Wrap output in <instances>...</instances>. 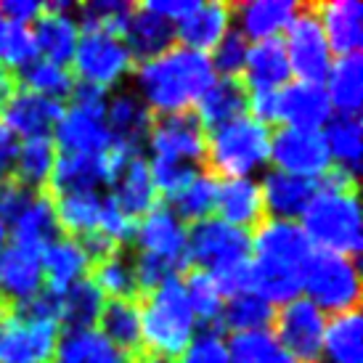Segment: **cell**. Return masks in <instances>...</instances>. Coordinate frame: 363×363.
Listing matches in <instances>:
<instances>
[{
  "mask_svg": "<svg viewBox=\"0 0 363 363\" xmlns=\"http://www.w3.org/2000/svg\"><path fill=\"white\" fill-rule=\"evenodd\" d=\"M16 82H19V88H24V91L59 104L69 101L74 88H77L69 67H61V64H53V61H45V59H35L30 67H24L19 72Z\"/></svg>",
  "mask_w": 363,
  "mask_h": 363,
  "instance_id": "obj_44",
  "label": "cell"
},
{
  "mask_svg": "<svg viewBox=\"0 0 363 363\" xmlns=\"http://www.w3.org/2000/svg\"><path fill=\"white\" fill-rule=\"evenodd\" d=\"M69 64L74 82L106 96L120 91V85L135 69L125 40L109 32H82Z\"/></svg>",
  "mask_w": 363,
  "mask_h": 363,
  "instance_id": "obj_8",
  "label": "cell"
},
{
  "mask_svg": "<svg viewBox=\"0 0 363 363\" xmlns=\"http://www.w3.org/2000/svg\"><path fill=\"white\" fill-rule=\"evenodd\" d=\"M313 250L355 257L363 247V220L358 202V183L353 175L329 170L323 175L311 204L300 218Z\"/></svg>",
  "mask_w": 363,
  "mask_h": 363,
  "instance_id": "obj_2",
  "label": "cell"
},
{
  "mask_svg": "<svg viewBox=\"0 0 363 363\" xmlns=\"http://www.w3.org/2000/svg\"><path fill=\"white\" fill-rule=\"evenodd\" d=\"M323 35L329 40L334 59L353 56L363 45V9L358 0H332L315 6Z\"/></svg>",
  "mask_w": 363,
  "mask_h": 363,
  "instance_id": "obj_29",
  "label": "cell"
},
{
  "mask_svg": "<svg viewBox=\"0 0 363 363\" xmlns=\"http://www.w3.org/2000/svg\"><path fill=\"white\" fill-rule=\"evenodd\" d=\"M88 279L96 284L104 300H135L141 292L135 281V271H133V257L122 250L93 262Z\"/></svg>",
  "mask_w": 363,
  "mask_h": 363,
  "instance_id": "obj_43",
  "label": "cell"
},
{
  "mask_svg": "<svg viewBox=\"0 0 363 363\" xmlns=\"http://www.w3.org/2000/svg\"><path fill=\"white\" fill-rule=\"evenodd\" d=\"M51 363H135V355L111 345L99 329L64 332Z\"/></svg>",
  "mask_w": 363,
  "mask_h": 363,
  "instance_id": "obj_34",
  "label": "cell"
},
{
  "mask_svg": "<svg viewBox=\"0 0 363 363\" xmlns=\"http://www.w3.org/2000/svg\"><path fill=\"white\" fill-rule=\"evenodd\" d=\"M61 154H101L111 146L106 130V93L77 85L53 128Z\"/></svg>",
  "mask_w": 363,
  "mask_h": 363,
  "instance_id": "obj_9",
  "label": "cell"
},
{
  "mask_svg": "<svg viewBox=\"0 0 363 363\" xmlns=\"http://www.w3.org/2000/svg\"><path fill=\"white\" fill-rule=\"evenodd\" d=\"M247 53H250V40H247L239 30H233L231 27V30L225 32V38L207 53L215 77L242 80L244 64H247Z\"/></svg>",
  "mask_w": 363,
  "mask_h": 363,
  "instance_id": "obj_49",
  "label": "cell"
},
{
  "mask_svg": "<svg viewBox=\"0 0 363 363\" xmlns=\"http://www.w3.org/2000/svg\"><path fill=\"white\" fill-rule=\"evenodd\" d=\"M273 315H276V308L271 303H265L260 294L239 292L233 297H225L220 323L231 334L260 332V329H271Z\"/></svg>",
  "mask_w": 363,
  "mask_h": 363,
  "instance_id": "obj_45",
  "label": "cell"
},
{
  "mask_svg": "<svg viewBox=\"0 0 363 363\" xmlns=\"http://www.w3.org/2000/svg\"><path fill=\"white\" fill-rule=\"evenodd\" d=\"M181 281L194 311V318H196V326L215 329L220 323L223 305H225V294L218 286V281L204 271H191L189 276H181Z\"/></svg>",
  "mask_w": 363,
  "mask_h": 363,
  "instance_id": "obj_46",
  "label": "cell"
},
{
  "mask_svg": "<svg viewBox=\"0 0 363 363\" xmlns=\"http://www.w3.org/2000/svg\"><path fill=\"white\" fill-rule=\"evenodd\" d=\"M231 6L220 0L194 3V9L175 24V40L183 48H191L199 53H210L218 43L231 30Z\"/></svg>",
  "mask_w": 363,
  "mask_h": 363,
  "instance_id": "obj_22",
  "label": "cell"
},
{
  "mask_svg": "<svg viewBox=\"0 0 363 363\" xmlns=\"http://www.w3.org/2000/svg\"><path fill=\"white\" fill-rule=\"evenodd\" d=\"M154 114L133 91H114L106 96V130L111 146H120L125 152L141 154L146 143Z\"/></svg>",
  "mask_w": 363,
  "mask_h": 363,
  "instance_id": "obj_21",
  "label": "cell"
},
{
  "mask_svg": "<svg viewBox=\"0 0 363 363\" xmlns=\"http://www.w3.org/2000/svg\"><path fill=\"white\" fill-rule=\"evenodd\" d=\"M215 218L236 225L242 231H255L265 220V204H262L260 181L255 178H223L218 181L215 196Z\"/></svg>",
  "mask_w": 363,
  "mask_h": 363,
  "instance_id": "obj_23",
  "label": "cell"
},
{
  "mask_svg": "<svg viewBox=\"0 0 363 363\" xmlns=\"http://www.w3.org/2000/svg\"><path fill=\"white\" fill-rule=\"evenodd\" d=\"M194 3H196V0H146L141 6L149 9L152 13H157L160 19L170 21L172 27H175V24L194 9Z\"/></svg>",
  "mask_w": 363,
  "mask_h": 363,
  "instance_id": "obj_52",
  "label": "cell"
},
{
  "mask_svg": "<svg viewBox=\"0 0 363 363\" xmlns=\"http://www.w3.org/2000/svg\"><path fill=\"white\" fill-rule=\"evenodd\" d=\"M186 239H189V225L170 210V207H154L138 218L133 228L135 255H146L152 260L164 262L167 268L178 273L186 265Z\"/></svg>",
  "mask_w": 363,
  "mask_h": 363,
  "instance_id": "obj_15",
  "label": "cell"
},
{
  "mask_svg": "<svg viewBox=\"0 0 363 363\" xmlns=\"http://www.w3.org/2000/svg\"><path fill=\"white\" fill-rule=\"evenodd\" d=\"M175 363H231L228 361V345L218 329H202L194 334L186 350L178 355Z\"/></svg>",
  "mask_w": 363,
  "mask_h": 363,
  "instance_id": "obj_50",
  "label": "cell"
},
{
  "mask_svg": "<svg viewBox=\"0 0 363 363\" xmlns=\"http://www.w3.org/2000/svg\"><path fill=\"white\" fill-rule=\"evenodd\" d=\"M91 257L77 239L72 236H56L43 250V279L45 289L53 294H64L69 286L91 276Z\"/></svg>",
  "mask_w": 363,
  "mask_h": 363,
  "instance_id": "obj_26",
  "label": "cell"
},
{
  "mask_svg": "<svg viewBox=\"0 0 363 363\" xmlns=\"http://www.w3.org/2000/svg\"><path fill=\"white\" fill-rule=\"evenodd\" d=\"M104 305H106V300L96 289V284L91 279H82L64 294H59V326H64V332L96 329Z\"/></svg>",
  "mask_w": 363,
  "mask_h": 363,
  "instance_id": "obj_41",
  "label": "cell"
},
{
  "mask_svg": "<svg viewBox=\"0 0 363 363\" xmlns=\"http://www.w3.org/2000/svg\"><path fill=\"white\" fill-rule=\"evenodd\" d=\"M16 88H19V82H16V74L9 69H0V106L9 101L11 96L16 93Z\"/></svg>",
  "mask_w": 363,
  "mask_h": 363,
  "instance_id": "obj_53",
  "label": "cell"
},
{
  "mask_svg": "<svg viewBox=\"0 0 363 363\" xmlns=\"http://www.w3.org/2000/svg\"><path fill=\"white\" fill-rule=\"evenodd\" d=\"M323 91L329 96L334 114L358 117L363 106V59L361 53L353 56H337L332 69L326 74Z\"/></svg>",
  "mask_w": 363,
  "mask_h": 363,
  "instance_id": "obj_35",
  "label": "cell"
},
{
  "mask_svg": "<svg viewBox=\"0 0 363 363\" xmlns=\"http://www.w3.org/2000/svg\"><path fill=\"white\" fill-rule=\"evenodd\" d=\"M329 315L321 313L311 300L297 297L276 308L273 334L294 363H321V345Z\"/></svg>",
  "mask_w": 363,
  "mask_h": 363,
  "instance_id": "obj_12",
  "label": "cell"
},
{
  "mask_svg": "<svg viewBox=\"0 0 363 363\" xmlns=\"http://www.w3.org/2000/svg\"><path fill=\"white\" fill-rule=\"evenodd\" d=\"M45 3H38V0H6L0 3V13L9 24H16V27H32L35 19L43 13Z\"/></svg>",
  "mask_w": 363,
  "mask_h": 363,
  "instance_id": "obj_51",
  "label": "cell"
},
{
  "mask_svg": "<svg viewBox=\"0 0 363 363\" xmlns=\"http://www.w3.org/2000/svg\"><path fill=\"white\" fill-rule=\"evenodd\" d=\"M225 345H228L231 363H294L281 342L276 340L273 329L231 334V340H225Z\"/></svg>",
  "mask_w": 363,
  "mask_h": 363,
  "instance_id": "obj_47",
  "label": "cell"
},
{
  "mask_svg": "<svg viewBox=\"0 0 363 363\" xmlns=\"http://www.w3.org/2000/svg\"><path fill=\"white\" fill-rule=\"evenodd\" d=\"M32 43L38 59L53 61L67 67L74 56L77 40H80V24L74 19V6L72 3H45L43 13L30 27Z\"/></svg>",
  "mask_w": 363,
  "mask_h": 363,
  "instance_id": "obj_17",
  "label": "cell"
},
{
  "mask_svg": "<svg viewBox=\"0 0 363 363\" xmlns=\"http://www.w3.org/2000/svg\"><path fill=\"white\" fill-rule=\"evenodd\" d=\"M247 114V88L242 80H225L218 77L196 104V120L202 128L215 130L225 122H233Z\"/></svg>",
  "mask_w": 363,
  "mask_h": 363,
  "instance_id": "obj_38",
  "label": "cell"
},
{
  "mask_svg": "<svg viewBox=\"0 0 363 363\" xmlns=\"http://www.w3.org/2000/svg\"><path fill=\"white\" fill-rule=\"evenodd\" d=\"M99 332L125 353H141V308H138V300H106L101 318H99Z\"/></svg>",
  "mask_w": 363,
  "mask_h": 363,
  "instance_id": "obj_42",
  "label": "cell"
},
{
  "mask_svg": "<svg viewBox=\"0 0 363 363\" xmlns=\"http://www.w3.org/2000/svg\"><path fill=\"white\" fill-rule=\"evenodd\" d=\"M268 164H273V170L289 172V175L308 178V181H321L332 170L323 133L300 130V128H279L271 133Z\"/></svg>",
  "mask_w": 363,
  "mask_h": 363,
  "instance_id": "obj_14",
  "label": "cell"
},
{
  "mask_svg": "<svg viewBox=\"0 0 363 363\" xmlns=\"http://www.w3.org/2000/svg\"><path fill=\"white\" fill-rule=\"evenodd\" d=\"M122 40L128 45L133 61L141 64V61H152L164 51H170L175 45V27L170 21L160 19L149 9L135 6L130 21L122 30Z\"/></svg>",
  "mask_w": 363,
  "mask_h": 363,
  "instance_id": "obj_30",
  "label": "cell"
},
{
  "mask_svg": "<svg viewBox=\"0 0 363 363\" xmlns=\"http://www.w3.org/2000/svg\"><path fill=\"white\" fill-rule=\"evenodd\" d=\"M297 11L300 6L292 0H247L231 6L233 19L239 24L236 30L250 43L279 40L297 16Z\"/></svg>",
  "mask_w": 363,
  "mask_h": 363,
  "instance_id": "obj_24",
  "label": "cell"
},
{
  "mask_svg": "<svg viewBox=\"0 0 363 363\" xmlns=\"http://www.w3.org/2000/svg\"><path fill=\"white\" fill-rule=\"evenodd\" d=\"M109 191L114 204L133 220L152 212L160 202V191L149 170V160H143L141 154L125 162V167L109 183Z\"/></svg>",
  "mask_w": 363,
  "mask_h": 363,
  "instance_id": "obj_25",
  "label": "cell"
},
{
  "mask_svg": "<svg viewBox=\"0 0 363 363\" xmlns=\"http://www.w3.org/2000/svg\"><path fill=\"white\" fill-rule=\"evenodd\" d=\"M56 236H61V231L53 212V199L45 191H35L24 210L11 220L9 239L35 250H45Z\"/></svg>",
  "mask_w": 363,
  "mask_h": 363,
  "instance_id": "obj_32",
  "label": "cell"
},
{
  "mask_svg": "<svg viewBox=\"0 0 363 363\" xmlns=\"http://www.w3.org/2000/svg\"><path fill=\"white\" fill-rule=\"evenodd\" d=\"M59 337V294L43 289L24 305H0V363H51Z\"/></svg>",
  "mask_w": 363,
  "mask_h": 363,
  "instance_id": "obj_3",
  "label": "cell"
},
{
  "mask_svg": "<svg viewBox=\"0 0 363 363\" xmlns=\"http://www.w3.org/2000/svg\"><path fill=\"white\" fill-rule=\"evenodd\" d=\"M250 257H252L250 231L228 225L215 215L189 225L186 262H191L194 271H204L212 279H223L233 271H242Z\"/></svg>",
  "mask_w": 363,
  "mask_h": 363,
  "instance_id": "obj_7",
  "label": "cell"
},
{
  "mask_svg": "<svg viewBox=\"0 0 363 363\" xmlns=\"http://www.w3.org/2000/svg\"><path fill=\"white\" fill-rule=\"evenodd\" d=\"M334 117L329 96L323 82L292 80L279 91L276 104V122L281 128H300V130H323V125Z\"/></svg>",
  "mask_w": 363,
  "mask_h": 363,
  "instance_id": "obj_19",
  "label": "cell"
},
{
  "mask_svg": "<svg viewBox=\"0 0 363 363\" xmlns=\"http://www.w3.org/2000/svg\"><path fill=\"white\" fill-rule=\"evenodd\" d=\"M135 363H175V361H167V358H157V355H138Z\"/></svg>",
  "mask_w": 363,
  "mask_h": 363,
  "instance_id": "obj_55",
  "label": "cell"
},
{
  "mask_svg": "<svg viewBox=\"0 0 363 363\" xmlns=\"http://www.w3.org/2000/svg\"><path fill=\"white\" fill-rule=\"evenodd\" d=\"M133 11L135 6L125 0H91L74 6V19L80 24V32H109L122 38V30L130 21Z\"/></svg>",
  "mask_w": 363,
  "mask_h": 363,
  "instance_id": "obj_48",
  "label": "cell"
},
{
  "mask_svg": "<svg viewBox=\"0 0 363 363\" xmlns=\"http://www.w3.org/2000/svg\"><path fill=\"white\" fill-rule=\"evenodd\" d=\"M303 297L326 315L358 311L361 303V271L355 257L313 250L300 271Z\"/></svg>",
  "mask_w": 363,
  "mask_h": 363,
  "instance_id": "obj_6",
  "label": "cell"
},
{
  "mask_svg": "<svg viewBox=\"0 0 363 363\" xmlns=\"http://www.w3.org/2000/svg\"><path fill=\"white\" fill-rule=\"evenodd\" d=\"M271 128L265 122L244 114L239 120L225 122L207 133L204 164L207 170L223 178H252L268 164L271 157Z\"/></svg>",
  "mask_w": 363,
  "mask_h": 363,
  "instance_id": "obj_5",
  "label": "cell"
},
{
  "mask_svg": "<svg viewBox=\"0 0 363 363\" xmlns=\"http://www.w3.org/2000/svg\"><path fill=\"white\" fill-rule=\"evenodd\" d=\"M218 77L212 72L207 53L191 51L175 43L170 51L152 61H141L133 69V93L157 117L183 114L199 104L204 91Z\"/></svg>",
  "mask_w": 363,
  "mask_h": 363,
  "instance_id": "obj_1",
  "label": "cell"
},
{
  "mask_svg": "<svg viewBox=\"0 0 363 363\" xmlns=\"http://www.w3.org/2000/svg\"><path fill=\"white\" fill-rule=\"evenodd\" d=\"M9 244V228H6V223L0 220V250Z\"/></svg>",
  "mask_w": 363,
  "mask_h": 363,
  "instance_id": "obj_56",
  "label": "cell"
},
{
  "mask_svg": "<svg viewBox=\"0 0 363 363\" xmlns=\"http://www.w3.org/2000/svg\"><path fill=\"white\" fill-rule=\"evenodd\" d=\"M141 308V350L146 355L175 361L199 332L181 276H172L152 292H143Z\"/></svg>",
  "mask_w": 363,
  "mask_h": 363,
  "instance_id": "obj_4",
  "label": "cell"
},
{
  "mask_svg": "<svg viewBox=\"0 0 363 363\" xmlns=\"http://www.w3.org/2000/svg\"><path fill=\"white\" fill-rule=\"evenodd\" d=\"M45 289L43 250L9 242L0 250V292L6 305H24Z\"/></svg>",
  "mask_w": 363,
  "mask_h": 363,
  "instance_id": "obj_16",
  "label": "cell"
},
{
  "mask_svg": "<svg viewBox=\"0 0 363 363\" xmlns=\"http://www.w3.org/2000/svg\"><path fill=\"white\" fill-rule=\"evenodd\" d=\"M0 305H6V300H3V292H0Z\"/></svg>",
  "mask_w": 363,
  "mask_h": 363,
  "instance_id": "obj_57",
  "label": "cell"
},
{
  "mask_svg": "<svg viewBox=\"0 0 363 363\" xmlns=\"http://www.w3.org/2000/svg\"><path fill=\"white\" fill-rule=\"evenodd\" d=\"M323 141L329 149V160H332L334 170L345 172V175H358L363 157V125L358 117H347V114H334L332 120L323 125Z\"/></svg>",
  "mask_w": 363,
  "mask_h": 363,
  "instance_id": "obj_36",
  "label": "cell"
},
{
  "mask_svg": "<svg viewBox=\"0 0 363 363\" xmlns=\"http://www.w3.org/2000/svg\"><path fill=\"white\" fill-rule=\"evenodd\" d=\"M250 292L260 294L262 300L271 303L273 308L292 303L297 297H303L300 268L250 257Z\"/></svg>",
  "mask_w": 363,
  "mask_h": 363,
  "instance_id": "obj_37",
  "label": "cell"
},
{
  "mask_svg": "<svg viewBox=\"0 0 363 363\" xmlns=\"http://www.w3.org/2000/svg\"><path fill=\"white\" fill-rule=\"evenodd\" d=\"M56 143L51 135L40 138H24L13 149V164H11V178L32 191H45L51 183V172L56 164Z\"/></svg>",
  "mask_w": 363,
  "mask_h": 363,
  "instance_id": "obj_33",
  "label": "cell"
},
{
  "mask_svg": "<svg viewBox=\"0 0 363 363\" xmlns=\"http://www.w3.org/2000/svg\"><path fill=\"white\" fill-rule=\"evenodd\" d=\"M215 196H218V178L210 170L194 167L164 199L186 225H191L215 212Z\"/></svg>",
  "mask_w": 363,
  "mask_h": 363,
  "instance_id": "obj_31",
  "label": "cell"
},
{
  "mask_svg": "<svg viewBox=\"0 0 363 363\" xmlns=\"http://www.w3.org/2000/svg\"><path fill=\"white\" fill-rule=\"evenodd\" d=\"M250 247H252V257L257 260L292 265L300 271L313 252V244L308 242L300 223L276 220V218H265L255 231H250Z\"/></svg>",
  "mask_w": 363,
  "mask_h": 363,
  "instance_id": "obj_18",
  "label": "cell"
},
{
  "mask_svg": "<svg viewBox=\"0 0 363 363\" xmlns=\"http://www.w3.org/2000/svg\"><path fill=\"white\" fill-rule=\"evenodd\" d=\"M284 51L289 59V69L297 80L323 82L334 64V53L323 35L315 6H300L297 16L284 32Z\"/></svg>",
  "mask_w": 363,
  "mask_h": 363,
  "instance_id": "obj_10",
  "label": "cell"
},
{
  "mask_svg": "<svg viewBox=\"0 0 363 363\" xmlns=\"http://www.w3.org/2000/svg\"><path fill=\"white\" fill-rule=\"evenodd\" d=\"M315 186H318V181L297 178V175H289V172L268 170L260 181L265 215H271L276 220L300 223L305 207L311 204L313 194H315Z\"/></svg>",
  "mask_w": 363,
  "mask_h": 363,
  "instance_id": "obj_27",
  "label": "cell"
},
{
  "mask_svg": "<svg viewBox=\"0 0 363 363\" xmlns=\"http://www.w3.org/2000/svg\"><path fill=\"white\" fill-rule=\"evenodd\" d=\"M138 157L120 146H109L101 154H59L48 183V196L77 191H99L114 181V175L125 167V162Z\"/></svg>",
  "mask_w": 363,
  "mask_h": 363,
  "instance_id": "obj_11",
  "label": "cell"
},
{
  "mask_svg": "<svg viewBox=\"0 0 363 363\" xmlns=\"http://www.w3.org/2000/svg\"><path fill=\"white\" fill-rule=\"evenodd\" d=\"M323 363H363V318L361 311H347L326 321L321 345Z\"/></svg>",
  "mask_w": 363,
  "mask_h": 363,
  "instance_id": "obj_39",
  "label": "cell"
},
{
  "mask_svg": "<svg viewBox=\"0 0 363 363\" xmlns=\"http://www.w3.org/2000/svg\"><path fill=\"white\" fill-rule=\"evenodd\" d=\"M289 77H292V69H289V59H286L281 38L250 43V53H247L242 74L247 93H279L289 82Z\"/></svg>",
  "mask_w": 363,
  "mask_h": 363,
  "instance_id": "obj_28",
  "label": "cell"
},
{
  "mask_svg": "<svg viewBox=\"0 0 363 363\" xmlns=\"http://www.w3.org/2000/svg\"><path fill=\"white\" fill-rule=\"evenodd\" d=\"M9 35H11V24L0 13V69H3V56H6V45H9Z\"/></svg>",
  "mask_w": 363,
  "mask_h": 363,
  "instance_id": "obj_54",
  "label": "cell"
},
{
  "mask_svg": "<svg viewBox=\"0 0 363 363\" xmlns=\"http://www.w3.org/2000/svg\"><path fill=\"white\" fill-rule=\"evenodd\" d=\"M146 149L157 162L199 167V162H204V149H207V130L196 120L194 111L154 117L149 135H146Z\"/></svg>",
  "mask_w": 363,
  "mask_h": 363,
  "instance_id": "obj_13",
  "label": "cell"
},
{
  "mask_svg": "<svg viewBox=\"0 0 363 363\" xmlns=\"http://www.w3.org/2000/svg\"><path fill=\"white\" fill-rule=\"evenodd\" d=\"M61 109H64V104L16 88V93L0 106V125L6 128V133L13 141L16 138L19 141L40 138V135H51L61 117Z\"/></svg>",
  "mask_w": 363,
  "mask_h": 363,
  "instance_id": "obj_20",
  "label": "cell"
},
{
  "mask_svg": "<svg viewBox=\"0 0 363 363\" xmlns=\"http://www.w3.org/2000/svg\"><path fill=\"white\" fill-rule=\"evenodd\" d=\"M53 212H56V223L59 231L72 239H82L99 228V218H101V191H77V194H61L51 196Z\"/></svg>",
  "mask_w": 363,
  "mask_h": 363,
  "instance_id": "obj_40",
  "label": "cell"
}]
</instances>
